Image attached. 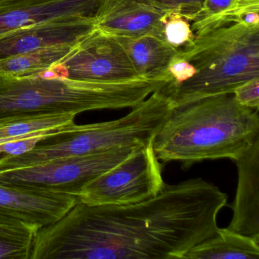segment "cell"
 Listing matches in <instances>:
<instances>
[{
	"label": "cell",
	"instance_id": "1",
	"mask_svg": "<svg viewBox=\"0 0 259 259\" xmlns=\"http://www.w3.org/2000/svg\"><path fill=\"white\" fill-rule=\"evenodd\" d=\"M227 195L194 178L128 205L78 201L37 230L30 259H180L218 230Z\"/></svg>",
	"mask_w": 259,
	"mask_h": 259
},
{
	"label": "cell",
	"instance_id": "2",
	"mask_svg": "<svg viewBox=\"0 0 259 259\" xmlns=\"http://www.w3.org/2000/svg\"><path fill=\"white\" fill-rule=\"evenodd\" d=\"M257 139L258 110L240 105L229 94L176 106L152 144L159 160L189 169L205 160L235 161Z\"/></svg>",
	"mask_w": 259,
	"mask_h": 259
},
{
	"label": "cell",
	"instance_id": "3",
	"mask_svg": "<svg viewBox=\"0 0 259 259\" xmlns=\"http://www.w3.org/2000/svg\"><path fill=\"white\" fill-rule=\"evenodd\" d=\"M164 83L156 80L86 82L48 73L0 76V119L44 113L77 116L91 110L133 108Z\"/></svg>",
	"mask_w": 259,
	"mask_h": 259
},
{
	"label": "cell",
	"instance_id": "4",
	"mask_svg": "<svg viewBox=\"0 0 259 259\" xmlns=\"http://www.w3.org/2000/svg\"><path fill=\"white\" fill-rule=\"evenodd\" d=\"M179 54L192 63L195 74L181 84L166 82L160 88L174 107L233 94L259 78V26L233 23L198 34Z\"/></svg>",
	"mask_w": 259,
	"mask_h": 259
},
{
	"label": "cell",
	"instance_id": "5",
	"mask_svg": "<svg viewBox=\"0 0 259 259\" xmlns=\"http://www.w3.org/2000/svg\"><path fill=\"white\" fill-rule=\"evenodd\" d=\"M152 143L137 148L125 160L85 185L78 195L79 201L90 205L122 206L157 195L165 183Z\"/></svg>",
	"mask_w": 259,
	"mask_h": 259
},
{
	"label": "cell",
	"instance_id": "6",
	"mask_svg": "<svg viewBox=\"0 0 259 259\" xmlns=\"http://www.w3.org/2000/svg\"><path fill=\"white\" fill-rule=\"evenodd\" d=\"M140 147H125L0 170V183L56 191L78 198L85 185L125 160Z\"/></svg>",
	"mask_w": 259,
	"mask_h": 259
},
{
	"label": "cell",
	"instance_id": "7",
	"mask_svg": "<svg viewBox=\"0 0 259 259\" xmlns=\"http://www.w3.org/2000/svg\"><path fill=\"white\" fill-rule=\"evenodd\" d=\"M44 73L75 81L122 83L139 78L125 49L115 36L95 28L58 65Z\"/></svg>",
	"mask_w": 259,
	"mask_h": 259
},
{
	"label": "cell",
	"instance_id": "8",
	"mask_svg": "<svg viewBox=\"0 0 259 259\" xmlns=\"http://www.w3.org/2000/svg\"><path fill=\"white\" fill-rule=\"evenodd\" d=\"M96 28L95 18L65 16L0 36V60L61 45H75Z\"/></svg>",
	"mask_w": 259,
	"mask_h": 259
},
{
	"label": "cell",
	"instance_id": "9",
	"mask_svg": "<svg viewBox=\"0 0 259 259\" xmlns=\"http://www.w3.org/2000/svg\"><path fill=\"white\" fill-rule=\"evenodd\" d=\"M78 201L70 194L0 183V213L37 230L58 221Z\"/></svg>",
	"mask_w": 259,
	"mask_h": 259
},
{
	"label": "cell",
	"instance_id": "10",
	"mask_svg": "<svg viewBox=\"0 0 259 259\" xmlns=\"http://www.w3.org/2000/svg\"><path fill=\"white\" fill-rule=\"evenodd\" d=\"M164 13L143 0H101L95 25L115 37L154 35L163 39Z\"/></svg>",
	"mask_w": 259,
	"mask_h": 259
},
{
	"label": "cell",
	"instance_id": "11",
	"mask_svg": "<svg viewBox=\"0 0 259 259\" xmlns=\"http://www.w3.org/2000/svg\"><path fill=\"white\" fill-rule=\"evenodd\" d=\"M101 0H10L0 4V36L65 16L95 18Z\"/></svg>",
	"mask_w": 259,
	"mask_h": 259
},
{
	"label": "cell",
	"instance_id": "12",
	"mask_svg": "<svg viewBox=\"0 0 259 259\" xmlns=\"http://www.w3.org/2000/svg\"><path fill=\"white\" fill-rule=\"evenodd\" d=\"M234 162L238 184L230 205L233 218L227 228L259 239V139Z\"/></svg>",
	"mask_w": 259,
	"mask_h": 259
},
{
	"label": "cell",
	"instance_id": "13",
	"mask_svg": "<svg viewBox=\"0 0 259 259\" xmlns=\"http://www.w3.org/2000/svg\"><path fill=\"white\" fill-rule=\"evenodd\" d=\"M141 79L170 81L168 67L178 50L154 35L116 37Z\"/></svg>",
	"mask_w": 259,
	"mask_h": 259
},
{
	"label": "cell",
	"instance_id": "14",
	"mask_svg": "<svg viewBox=\"0 0 259 259\" xmlns=\"http://www.w3.org/2000/svg\"><path fill=\"white\" fill-rule=\"evenodd\" d=\"M73 113L20 115L0 119V145L31 136H54L76 126Z\"/></svg>",
	"mask_w": 259,
	"mask_h": 259
},
{
	"label": "cell",
	"instance_id": "15",
	"mask_svg": "<svg viewBox=\"0 0 259 259\" xmlns=\"http://www.w3.org/2000/svg\"><path fill=\"white\" fill-rule=\"evenodd\" d=\"M184 259H259V239L218 228L211 237L197 244Z\"/></svg>",
	"mask_w": 259,
	"mask_h": 259
},
{
	"label": "cell",
	"instance_id": "16",
	"mask_svg": "<svg viewBox=\"0 0 259 259\" xmlns=\"http://www.w3.org/2000/svg\"><path fill=\"white\" fill-rule=\"evenodd\" d=\"M77 45H57L1 60L0 76L24 77L43 74L64 60Z\"/></svg>",
	"mask_w": 259,
	"mask_h": 259
},
{
	"label": "cell",
	"instance_id": "17",
	"mask_svg": "<svg viewBox=\"0 0 259 259\" xmlns=\"http://www.w3.org/2000/svg\"><path fill=\"white\" fill-rule=\"evenodd\" d=\"M37 230L0 213V259H30Z\"/></svg>",
	"mask_w": 259,
	"mask_h": 259
},
{
	"label": "cell",
	"instance_id": "18",
	"mask_svg": "<svg viewBox=\"0 0 259 259\" xmlns=\"http://www.w3.org/2000/svg\"><path fill=\"white\" fill-rule=\"evenodd\" d=\"M243 6L242 0H204L195 15L192 29L195 35L236 23Z\"/></svg>",
	"mask_w": 259,
	"mask_h": 259
},
{
	"label": "cell",
	"instance_id": "19",
	"mask_svg": "<svg viewBox=\"0 0 259 259\" xmlns=\"http://www.w3.org/2000/svg\"><path fill=\"white\" fill-rule=\"evenodd\" d=\"M163 39L166 44L180 50L190 45L195 38L189 21L180 13L166 12L163 14Z\"/></svg>",
	"mask_w": 259,
	"mask_h": 259
},
{
	"label": "cell",
	"instance_id": "20",
	"mask_svg": "<svg viewBox=\"0 0 259 259\" xmlns=\"http://www.w3.org/2000/svg\"><path fill=\"white\" fill-rule=\"evenodd\" d=\"M151 7L164 12L180 13L189 22L199 11L204 0H143Z\"/></svg>",
	"mask_w": 259,
	"mask_h": 259
},
{
	"label": "cell",
	"instance_id": "21",
	"mask_svg": "<svg viewBox=\"0 0 259 259\" xmlns=\"http://www.w3.org/2000/svg\"><path fill=\"white\" fill-rule=\"evenodd\" d=\"M233 94L238 104L248 108L258 110L259 78L243 83L236 88Z\"/></svg>",
	"mask_w": 259,
	"mask_h": 259
},
{
	"label": "cell",
	"instance_id": "22",
	"mask_svg": "<svg viewBox=\"0 0 259 259\" xmlns=\"http://www.w3.org/2000/svg\"><path fill=\"white\" fill-rule=\"evenodd\" d=\"M168 74L170 76V81L167 82L179 84L192 78L195 74V69L192 63L182 57L178 52L169 63Z\"/></svg>",
	"mask_w": 259,
	"mask_h": 259
},
{
	"label": "cell",
	"instance_id": "23",
	"mask_svg": "<svg viewBox=\"0 0 259 259\" xmlns=\"http://www.w3.org/2000/svg\"><path fill=\"white\" fill-rule=\"evenodd\" d=\"M52 136L39 135L26 139H19L0 145V154L20 155L32 150L39 142Z\"/></svg>",
	"mask_w": 259,
	"mask_h": 259
},
{
	"label": "cell",
	"instance_id": "24",
	"mask_svg": "<svg viewBox=\"0 0 259 259\" xmlns=\"http://www.w3.org/2000/svg\"><path fill=\"white\" fill-rule=\"evenodd\" d=\"M8 1H10V0H0V4L1 3L8 2Z\"/></svg>",
	"mask_w": 259,
	"mask_h": 259
},
{
	"label": "cell",
	"instance_id": "25",
	"mask_svg": "<svg viewBox=\"0 0 259 259\" xmlns=\"http://www.w3.org/2000/svg\"><path fill=\"white\" fill-rule=\"evenodd\" d=\"M245 1H259V0H245Z\"/></svg>",
	"mask_w": 259,
	"mask_h": 259
}]
</instances>
